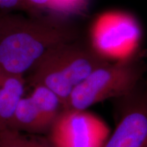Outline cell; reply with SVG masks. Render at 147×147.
Returning a JSON list of instances; mask_svg holds the SVG:
<instances>
[{"label": "cell", "instance_id": "obj_2", "mask_svg": "<svg viewBox=\"0 0 147 147\" xmlns=\"http://www.w3.org/2000/svg\"><path fill=\"white\" fill-rule=\"evenodd\" d=\"M109 61L84 36L50 49L29 71V86L42 84L66 102L73 90L99 67Z\"/></svg>", "mask_w": 147, "mask_h": 147}, {"label": "cell", "instance_id": "obj_5", "mask_svg": "<svg viewBox=\"0 0 147 147\" xmlns=\"http://www.w3.org/2000/svg\"><path fill=\"white\" fill-rule=\"evenodd\" d=\"M110 135L98 116L87 110L64 109L46 136L55 147H103Z\"/></svg>", "mask_w": 147, "mask_h": 147}, {"label": "cell", "instance_id": "obj_11", "mask_svg": "<svg viewBox=\"0 0 147 147\" xmlns=\"http://www.w3.org/2000/svg\"><path fill=\"white\" fill-rule=\"evenodd\" d=\"M0 10L2 12L19 10L26 12L29 14H36L25 0H0Z\"/></svg>", "mask_w": 147, "mask_h": 147}, {"label": "cell", "instance_id": "obj_12", "mask_svg": "<svg viewBox=\"0 0 147 147\" xmlns=\"http://www.w3.org/2000/svg\"><path fill=\"white\" fill-rule=\"evenodd\" d=\"M1 12H0V15H1Z\"/></svg>", "mask_w": 147, "mask_h": 147}, {"label": "cell", "instance_id": "obj_8", "mask_svg": "<svg viewBox=\"0 0 147 147\" xmlns=\"http://www.w3.org/2000/svg\"><path fill=\"white\" fill-rule=\"evenodd\" d=\"M31 87L32 91L29 95L46 118L53 125L65 109L63 102L55 92L45 86L36 84Z\"/></svg>", "mask_w": 147, "mask_h": 147}, {"label": "cell", "instance_id": "obj_7", "mask_svg": "<svg viewBox=\"0 0 147 147\" xmlns=\"http://www.w3.org/2000/svg\"><path fill=\"white\" fill-rule=\"evenodd\" d=\"M26 78L0 70V131L8 129L20 100L26 93Z\"/></svg>", "mask_w": 147, "mask_h": 147}, {"label": "cell", "instance_id": "obj_9", "mask_svg": "<svg viewBox=\"0 0 147 147\" xmlns=\"http://www.w3.org/2000/svg\"><path fill=\"white\" fill-rule=\"evenodd\" d=\"M0 147H55L47 136L6 129L0 131Z\"/></svg>", "mask_w": 147, "mask_h": 147}, {"label": "cell", "instance_id": "obj_3", "mask_svg": "<svg viewBox=\"0 0 147 147\" xmlns=\"http://www.w3.org/2000/svg\"><path fill=\"white\" fill-rule=\"evenodd\" d=\"M144 52L138 48L95 69L73 90L65 109L87 110L99 102L125 96L146 76Z\"/></svg>", "mask_w": 147, "mask_h": 147}, {"label": "cell", "instance_id": "obj_10", "mask_svg": "<svg viewBox=\"0 0 147 147\" xmlns=\"http://www.w3.org/2000/svg\"><path fill=\"white\" fill-rule=\"evenodd\" d=\"M36 14L49 13L63 17L72 16V11L65 0H25Z\"/></svg>", "mask_w": 147, "mask_h": 147}, {"label": "cell", "instance_id": "obj_4", "mask_svg": "<svg viewBox=\"0 0 147 147\" xmlns=\"http://www.w3.org/2000/svg\"><path fill=\"white\" fill-rule=\"evenodd\" d=\"M115 102L117 126L103 147H147V76Z\"/></svg>", "mask_w": 147, "mask_h": 147}, {"label": "cell", "instance_id": "obj_6", "mask_svg": "<svg viewBox=\"0 0 147 147\" xmlns=\"http://www.w3.org/2000/svg\"><path fill=\"white\" fill-rule=\"evenodd\" d=\"M53 124L26 93L18 102L8 129L35 135H47Z\"/></svg>", "mask_w": 147, "mask_h": 147}, {"label": "cell", "instance_id": "obj_1", "mask_svg": "<svg viewBox=\"0 0 147 147\" xmlns=\"http://www.w3.org/2000/svg\"><path fill=\"white\" fill-rule=\"evenodd\" d=\"M83 33L69 18L49 13L0 15V70L25 76L50 49Z\"/></svg>", "mask_w": 147, "mask_h": 147}]
</instances>
